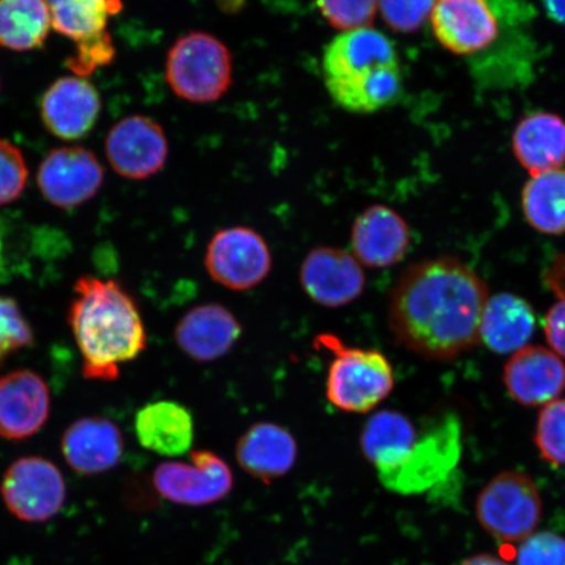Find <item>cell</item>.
<instances>
[{"instance_id":"cell-6","label":"cell","mask_w":565,"mask_h":565,"mask_svg":"<svg viewBox=\"0 0 565 565\" xmlns=\"http://www.w3.org/2000/svg\"><path fill=\"white\" fill-rule=\"evenodd\" d=\"M461 454V419L451 412L430 416L419 429L406 461L391 475L380 478V482L399 494L427 492L448 478Z\"/></svg>"},{"instance_id":"cell-38","label":"cell","mask_w":565,"mask_h":565,"mask_svg":"<svg viewBox=\"0 0 565 565\" xmlns=\"http://www.w3.org/2000/svg\"><path fill=\"white\" fill-rule=\"evenodd\" d=\"M551 19L565 25V0H543Z\"/></svg>"},{"instance_id":"cell-39","label":"cell","mask_w":565,"mask_h":565,"mask_svg":"<svg viewBox=\"0 0 565 565\" xmlns=\"http://www.w3.org/2000/svg\"><path fill=\"white\" fill-rule=\"evenodd\" d=\"M461 565H510L500 557L482 554L469 557Z\"/></svg>"},{"instance_id":"cell-12","label":"cell","mask_w":565,"mask_h":565,"mask_svg":"<svg viewBox=\"0 0 565 565\" xmlns=\"http://www.w3.org/2000/svg\"><path fill=\"white\" fill-rule=\"evenodd\" d=\"M38 182L42 195L54 206L74 209L98 193L104 182V169L86 148H58L42 161Z\"/></svg>"},{"instance_id":"cell-5","label":"cell","mask_w":565,"mask_h":565,"mask_svg":"<svg viewBox=\"0 0 565 565\" xmlns=\"http://www.w3.org/2000/svg\"><path fill=\"white\" fill-rule=\"evenodd\" d=\"M233 75L232 54L223 42L206 32H190L168 53L169 87L193 104L217 102L227 94Z\"/></svg>"},{"instance_id":"cell-18","label":"cell","mask_w":565,"mask_h":565,"mask_svg":"<svg viewBox=\"0 0 565 565\" xmlns=\"http://www.w3.org/2000/svg\"><path fill=\"white\" fill-rule=\"evenodd\" d=\"M503 380L519 404L546 406L564 391L565 365L555 352L542 345H526L508 360Z\"/></svg>"},{"instance_id":"cell-10","label":"cell","mask_w":565,"mask_h":565,"mask_svg":"<svg viewBox=\"0 0 565 565\" xmlns=\"http://www.w3.org/2000/svg\"><path fill=\"white\" fill-rule=\"evenodd\" d=\"M154 489L183 507H206L227 498L233 489L230 465L211 450H195L190 462H162L153 471Z\"/></svg>"},{"instance_id":"cell-33","label":"cell","mask_w":565,"mask_h":565,"mask_svg":"<svg viewBox=\"0 0 565 565\" xmlns=\"http://www.w3.org/2000/svg\"><path fill=\"white\" fill-rule=\"evenodd\" d=\"M26 181L23 153L9 141L0 140V206L17 201L24 192Z\"/></svg>"},{"instance_id":"cell-14","label":"cell","mask_w":565,"mask_h":565,"mask_svg":"<svg viewBox=\"0 0 565 565\" xmlns=\"http://www.w3.org/2000/svg\"><path fill=\"white\" fill-rule=\"evenodd\" d=\"M430 24L437 41L458 55L483 52L499 35V20L489 0H437Z\"/></svg>"},{"instance_id":"cell-31","label":"cell","mask_w":565,"mask_h":565,"mask_svg":"<svg viewBox=\"0 0 565 565\" xmlns=\"http://www.w3.org/2000/svg\"><path fill=\"white\" fill-rule=\"evenodd\" d=\"M33 342V330L18 302L0 296V365L13 353L30 348Z\"/></svg>"},{"instance_id":"cell-28","label":"cell","mask_w":565,"mask_h":565,"mask_svg":"<svg viewBox=\"0 0 565 565\" xmlns=\"http://www.w3.org/2000/svg\"><path fill=\"white\" fill-rule=\"evenodd\" d=\"M54 30L76 44L108 31L109 18L122 10L121 0H45Z\"/></svg>"},{"instance_id":"cell-27","label":"cell","mask_w":565,"mask_h":565,"mask_svg":"<svg viewBox=\"0 0 565 565\" xmlns=\"http://www.w3.org/2000/svg\"><path fill=\"white\" fill-rule=\"evenodd\" d=\"M522 210L532 227L545 235L565 233V169L532 175L522 192Z\"/></svg>"},{"instance_id":"cell-3","label":"cell","mask_w":565,"mask_h":565,"mask_svg":"<svg viewBox=\"0 0 565 565\" xmlns=\"http://www.w3.org/2000/svg\"><path fill=\"white\" fill-rule=\"evenodd\" d=\"M324 86L344 110L370 115L398 100L399 56L391 39L373 28L342 32L324 47Z\"/></svg>"},{"instance_id":"cell-11","label":"cell","mask_w":565,"mask_h":565,"mask_svg":"<svg viewBox=\"0 0 565 565\" xmlns=\"http://www.w3.org/2000/svg\"><path fill=\"white\" fill-rule=\"evenodd\" d=\"M300 282L310 300L324 308L350 306L363 295L366 279L359 260L339 247L310 250L300 267Z\"/></svg>"},{"instance_id":"cell-4","label":"cell","mask_w":565,"mask_h":565,"mask_svg":"<svg viewBox=\"0 0 565 565\" xmlns=\"http://www.w3.org/2000/svg\"><path fill=\"white\" fill-rule=\"evenodd\" d=\"M317 345L333 353L327 379L331 405L343 413L366 414L376 408L394 388V371L383 352L349 348L331 334L317 338Z\"/></svg>"},{"instance_id":"cell-13","label":"cell","mask_w":565,"mask_h":565,"mask_svg":"<svg viewBox=\"0 0 565 565\" xmlns=\"http://www.w3.org/2000/svg\"><path fill=\"white\" fill-rule=\"evenodd\" d=\"M168 140L153 119L131 116L118 122L106 139V154L115 171L126 179L145 180L164 168Z\"/></svg>"},{"instance_id":"cell-24","label":"cell","mask_w":565,"mask_h":565,"mask_svg":"<svg viewBox=\"0 0 565 565\" xmlns=\"http://www.w3.org/2000/svg\"><path fill=\"white\" fill-rule=\"evenodd\" d=\"M513 152L530 174L559 169L565 162V121L551 113L522 119L512 138Z\"/></svg>"},{"instance_id":"cell-1","label":"cell","mask_w":565,"mask_h":565,"mask_svg":"<svg viewBox=\"0 0 565 565\" xmlns=\"http://www.w3.org/2000/svg\"><path fill=\"white\" fill-rule=\"evenodd\" d=\"M487 300L484 280L461 260L424 259L409 265L395 282L388 328L415 355L448 362L478 345Z\"/></svg>"},{"instance_id":"cell-37","label":"cell","mask_w":565,"mask_h":565,"mask_svg":"<svg viewBox=\"0 0 565 565\" xmlns=\"http://www.w3.org/2000/svg\"><path fill=\"white\" fill-rule=\"evenodd\" d=\"M546 286L557 298L565 299V254H561L545 274Z\"/></svg>"},{"instance_id":"cell-19","label":"cell","mask_w":565,"mask_h":565,"mask_svg":"<svg viewBox=\"0 0 565 565\" xmlns=\"http://www.w3.org/2000/svg\"><path fill=\"white\" fill-rule=\"evenodd\" d=\"M97 90L81 77H62L52 84L41 102V116L53 136L65 140L86 137L100 115Z\"/></svg>"},{"instance_id":"cell-30","label":"cell","mask_w":565,"mask_h":565,"mask_svg":"<svg viewBox=\"0 0 565 565\" xmlns=\"http://www.w3.org/2000/svg\"><path fill=\"white\" fill-rule=\"evenodd\" d=\"M318 10L334 30L369 28L379 12V0H317Z\"/></svg>"},{"instance_id":"cell-25","label":"cell","mask_w":565,"mask_h":565,"mask_svg":"<svg viewBox=\"0 0 565 565\" xmlns=\"http://www.w3.org/2000/svg\"><path fill=\"white\" fill-rule=\"evenodd\" d=\"M534 330V310L520 296L501 292L487 300L480 339L493 352L505 355L526 348Z\"/></svg>"},{"instance_id":"cell-17","label":"cell","mask_w":565,"mask_h":565,"mask_svg":"<svg viewBox=\"0 0 565 565\" xmlns=\"http://www.w3.org/2000/svg\"><path fill=\"white\" fill-rule=\"evenodd\" d=\"M412 243L408 224L393 209L374 204L353 222L351 245L360 265L386 268L401 263Z\"/></svg>"},{"instance_id":"cell-9","label":"cell","mask_w":565,"mask_h":565,"mask_svg":"<svg viewBox=\"0 0 565 565\" xmlns=\"http://www.w3.org/2000/svg\"><path fill=\"white\" fill-rule=\"evenodd\" d=\"M204 266L217 285L232 291H249L270 275L271 250L257 231L225 228L212 236L204 254Z\"/></svg>"},{"instance_id":"cell-35","label":"cell","mask_w":565,"mask_h":565,"mask_svg":"<svg viewBox=\"0 0 565 565\" xmlns=\"http://www.w3.org/2000/svg\"><path fill=\"white\" fill-rule=\"evenodd\" d=\"M116 49L108 32L96 39L76 44V52L67 60L66 66L79 76L90 75L115 60Z\"/></svg>"},{"instance_id":"cell-23","label":"cell","mask_w":565,"mask_h":565,"mask_svg":"<svg viewBox=\"0 0 565 565\" xmlns=\"http://www.w3.org/2000/svg\"><path fill=\"white\" fill-rule=\"evenodd\" d=\"M136 434L141 447L153 454L183 456L193 447V415L185 406L173 401L152 402L139 409Z\"/></svg>"},{"instance_id":"cell-26","label":"cell","mask_w":565,"mask_h":565,"mask_svg":"<svg viewBox=\"0 0 565 565\" xmlns=\"http://www.w3.org/2000/svg\"><path fill=\"white\" fill-rule=\"evenodd\" d=\"M52 26L45 0H0V45L15 52L44 45Z\"/></svg>"},{"instance_id":"cell-22","label":"cell","mask_w":565,"mask_h":565,"mask_svg":"<svg viewBox=\"0 0 565 565\" xmlns=\"http://www.w3.org/2000/svg\"><path fill=\"white\" fill-rule=\"evenodd\" d=\"M419 429L406 415L395 409L373 414L360 435V449L376 468L379 479L391 475L406 461Z\"/></svg>"},{"instance_id":"cell-21","label":"cell","mask_w":565,"mask_h":565,"mask_svg":"<svg viewBox=\"0 0 565 565\" xmlns=\"http://www.w3.org/2000/svg\"><path fill=\"white\" fill-rule=\"evenodd\" d=\"M298 455L295 436L271 422L253 424L236 444L239 468L265 483L287 476L294 469Z\"/></svg>"},{"instance_id":"cell-15","label":"cell","mask_w":565,"mask_h":565,"mask_svg":"<svg viewBox=\"0 0 565 565\" xmlns=\"http://www.w3.org/2000/svg\"><path fill=\"white\" fill-rule=\"evenodd\" d=\"M51 415V392L44 379L30 370L0 377V436L11 441L30 439Z\"/></svg>"},{"instance_id":"cell-20","label":"cell","mask_w":565,"mask_h":565,"mask_svg":"<svg viewBox=\"0 0 565 565\" xmlns=\"http://www.w3.org/2000/svg\"><path fill=\"white\" fill-rule=\"evenodd\" d=\"M125 441L121 429L106 418H82L62 437V455L70 468L82 476H97L121 461Z\"/></svg>"},{"instance_id":"cell-40","label":"cell","mask_w":565,"mask_h":565,"mask_svg":"<svg viewBox=\"0 0 565 565\" xmlns=\"http://www.w3.org/2000/svg\"><path fill=\"white\" fill-rule=\"evenodd\" d=\"M12 565H25V564H23V563L19 562V563H17V564H12Z\"/></svg>"},{"instance_id":"cell-32","label":"cell","mask_w":565,"mask_h":565,"mask_svg":"<svg viewBox=\"0 0 565 565\" xmlns=\"http://www.w3.org/2000/svg\"><path fill=\"white\" fill-rule=\"evenodd\" d=\"M437 0H379L386 25L399 33H413L430 19Z\"/></svg>"},{"instance_id":"cell-2","label":"cell","mask_w":565,"mask_h":565,"mask_svg":"<svg viewBox=\"0 0 565 565\" xmlns=\"http://www.w3.org/2000/svg\"><path fill=\"white\" fill-rule=\"evenodd\" d=\"M67 320L83 358L84 377L115 381L119 365L147 348L143 320L130 294L116 280L82 277Z\"/></svg>"},{"instance_id":"cell-8","label":"cell","mask_w":565,"mask_h":565,"mask_svg":"<svg viewBox=\"0 0 565 565\" xmlns=\"http://www.w3.org/2000/svg\"><path fill=\"white\" fill-rule=\"evenodd\" d=\"M66 493L61 470L38 456L19 458L7 469L0 484L7 510L28 524L55 518L65 504Z\"/></svg>"},{"instance_id":"cell-34","label":"cell","mask_w":565,"mask_h":565,"mask_svg":"<svg viewBox=\"0 0 565 565\" xmlns=\"http://www.w3.org/2000/svg\"><path fill=\"white\" fill-rule=\"evenodd\" d=\"M515 565H565V540L554 533H539L521 542Z\"/></svg>"},{"instance_id":"cell-7","label":"cell","mask_w":565,"mask_h":565,"mask_svg":"<svg viewBox=\"0 0 565 565\" xmlns=\"http://www.w3.org/2000/svg\"><path fill=\"white\" fill-rule=\"evenodd\" d=\"M477 515L494 540L518 543L532 535L542 518V499L525 472L504 471L480 491Z\"/></svg>"},{"instance_id":"cell-16","label":"cell","mask_w":565,"mask_h":565,"mask_svg":"<svg viewBox=\"0 0 565 565\" xmlns=\"http://www.w3.org/2000/svg\"><path fill=\"white\" fill-rule=\"evenodd\" d=\"M242 334L236 316L216 302L190 309L174 329L177 345L196 363H211L227 355Z\"/></svg>"},{"instance_id":"cell-36","label":"cell","mask_w":565,"mask_h":565,"mask_svg":"<svg viewBox=\"0 0 565 565\" xmlns=\"http://www.w3.org/2000/svg\"><path fill=\"white\" fill-rule=\"evenodd\" d=\"M543 328H545L551 349L557 355L565 358V299H561L550 308Z\"/></svg>"},{"instance_id":"cell-29","label":"cell","mask_w":565,"mask_h":565,"mask_svg":"<svg viewBox=\"0 0 565 565\" xmlns=\"http://www.w3.org/2000/svg\"><path fill=\"white\" fill-rule=\"evenodd\" d=\"M534 443L545 461L565 466V399L550 402L541 409Z\"/></svg>"}]
</instances>
